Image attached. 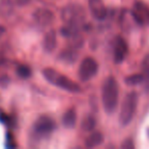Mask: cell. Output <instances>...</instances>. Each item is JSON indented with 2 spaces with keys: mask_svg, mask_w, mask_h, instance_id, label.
I'll use <instances>...</instances> for the list:
<instances>
[{
  "mask_svg": "<svg viewBox=\"0 0 149 149\" xmlns=\"http://www.w3.org/2000/svg\"><path fill=\"white\" fill-rule=\"evenodd\" d=\"M118 81L114 77H107L101 86V102L106 113L111 114L116 110L118 104Z\"/></svg>",
  "mask_w": 149,
  "mask_h": 149,
  "instance_id": "cell-1",
  "label": "cell"
},
{
  "mask_svg": "<svg viewBox=\"0 0 149 149\" xmlns=\"http://www.w3.org/2000/svg\"><path fill=\"white\" fill-rule=\"evenodd\" d=\"M42 74H43L44 79L48 83L57 87L58 89L64 90V91L68 92V93H74V94L81 93L82 88L79 84L76 83L74 81H72L68 77H66L65 74L54 70V68H44L42 70Z\"/></svg>",
  "mask_w": 149,
  "mask_h": 149,
  "instance_id": "cell-2",
  "label": "cell"
},
{
  "mask_svg": "<svg viewBox=\"0 0 149 149\" xmlns=\"http://www.w3.org/2000/svg\"><path fill=\"white\" fill-rule=\"evenodd\" d=\"M56 129L54 120L49 116L42 114L38 116L32 124L30 130V139L32 142L39 143L48 139Z\"/></svg>",
  "mask_w": 149,
  "mask_h": 149,
  "instance_id": "cell-3",
  "label": "cell"
},
{
  "mask_svg": "<svg viewBox=\"0 0 149 149\" xmlns=\"http://www.w3.org/2000/svg\"><path fill=\"white\" fill-rule=\"evenodd\" d=\"M60 17L65 25L83 28L86 21V11L82 5L77 3H70L61 9Z\"/></svg>",
  "mask_w": 149,
  "mask_h": 149,
  "instance_id": "cell-4",
  "label": "cell"
},
{
  "mask_svg": "<svg viewBox=\"0 0 149 149\" xmlns=\"http://www.w3.org/2000/svg\"><path fill=\"white\" fill-rule=\"evenodd\" d=\"M137 105H138V94L136 92H130L127 94L123 100L120 116H118L120 126L126 127L132 122L136 113Z\"/></svg>",
  "mask_w": 149,
  "mask_h": 149,
  "instance_id": "cell-5",
  "label": "cell"
},
{
  "mask_svg": "<svg viewBox=\"0 0 149 149\" xmlns=\"http://www.w3.org/2000/svg\"><path fill=\"white\" fill-rule=\"evenodd\" d=\"M70 40V42L68 43V45L64 49H62V51L60 52L59 56H58L60 61L68 64L74 63L78 59V57H79V51L83 47V44H84L81 35L77 36V37L74 38H72Z\"/></svg>",
  "mask_w": 149,
  "mask_h": 149,
  "instance_id": "cell-6",
  "label": "cell"
},
{
  "mask_svg": "<svg viewBox=\"0 0 149 149\" xmlns=\"http://www.w3.org/2000/svg\"><path fill=\"white\" fill-rule=\"evenodd\" d=\"M98 62L91 56H87L82 59L78 68V76L81 82L86 83L92 80L98 72Z\"/></svg>",
  "mask_w": 149,
  "mask_h": 149,
  "instance_id": "cell-7",
  "label": "cell"
},
{
  "mask_svg": "<svg viewBox=\"0 0 149 149\" xmlns=\"http://www.w3.org/2000/svg\"><path fill=\"white\" fill-rule=\"evenodd\" d=\"M134 21L139 26L149 27V6L143 1H136L131 10Z\"/></svg>",
  "mask_w": 149,
  "mask_h": 149,
  "instance_id": "cell-8",
  "label": "cell"
},
{
  "mask_svg": "<svg viewBox=\"0 0 149 149\" xmlns=\"http://www.w3.org/2000/svg\"><path fill=\"white\" fill-rule=\"evenodd\" d=\"M32 19L34 24L39 28H46L50 26L54 21V13L49 8L39 7L35 9L32 15Z\"/></svg>",
  "mask_w": 149,
  "mask_h": 149,
  "instance_id": "cell-9",
  "label": "cell"
},
{
  "mask_svg": "<svg viewBox=\"0 0 149 149\" xmlns=\"http://www.w3.org/2000/svg\"><path fill=\"white\" fill-rule=\"evenodd\" d=\"M112 50H113V52H112L113 53V61L116 63H122L127 58L129 54V46L127 41L122 36H118L114 38Z\"/></svg>",
  "mask_w": 149,
  "mask_h": 149,
  "instance_id": "cell-10",
  "label": "cell"
},
{
  "mask_svg": "<svg viewBox=\"0 0 149 149\" xmlns=\"http://www.w3.org/2000/svg\"><path fill=\"white\" fill-rule=\"evenodd\" d=\"M89 13L96 21H105L107 19L108 10L102 0H88Z\"/></svg>",
  "mask_w": 149,
  "mask_h": 149,
  "instance_id": "cell-11",
  "label": "cell"
},
{
  "mask_svg": "<svg viewBox=\"0 0 149 149\" xmlns=\"http://www.w3.org/2000/svg\"><path fill=\"white\" fill-rule=\"evenodd\" d=\"M57 46V35L54 30H50L45 34L42 42V47L47 53H52Z\"/></svg>",
  "mask_w": 149,
  "mask_h": 149,
  "instance_id": "cell-12",
  "label": "cell"
},
{
  "mask_svg": "<svg viewBox=\"0 0 149 149\" xmlns=\"http://www.w3.org/2000/svg\"><path fill=\"white\" fill-rule=\"evenodd\" d=\"M103 141L104 136L101 132H99V131H92L88 135L87 138H86L85 146L87 148H95V147L100 146L103 143Z\"/></svg>",
  "mask_w": 149,
  "mask_h": 149,
  "instance_id": "cell-13",
  "label": "cell"
},
{
  "mask_svg": "<svg viewBox=\"0 0 149 149\" xmlns=\"http://www.w3.org/2000/svg\"><path fill=\"white\" fill-rule=\"evenodd\" d=\"M77 120H78V116H77L76 109H74V108H68V109L62 114V118H61L62 126L66 129H72L76 127Z\"/></svg>",
  "mask_w": 149,
  "mask_h": 149,
  "instance_id": "cell-14",
  "label": "cell"
},
{
  "mask_svg": "<svg viewBox=\"0 0 149 149\" xmlns=\"http://www.w3.org/2000/svg\"><path fill=\"white\" fill-rule=\"evenodd\" d=\"M96 127V118L93 116H86L85 118L82 120L81 123V129L83 132L90 133L95 129Z\"/></svg>",
  "mask_w": 149,
  "mask_h": 149,
  "instance_id": "cell-15",
  "label": "cell"
},
{
  "mask_svg": "<svg viewBox=\"0 0 149 149\" xmlns=\"http://www.w3.org/2000/svg\"><path fill=\"white\" fill-rule=\"evenodd\" d=\"M142 74L144 78V85L146 91H149V53L144 57L142 61Z\"/></svg>",
  "mask_w": 149,
  "mask_h": 149,
  "instance_id": "cell-16",
  "label": "cell"
},
{
  "mask_svg": "<svg viewBox=\"0 0 149 149\" xmlns=\"http://www.w3.org/2000/svg\"><path fill=\"white\" fill-rule=\"evenodd\" d=\"M15 72H17V77L21 79H29L32 76V70L29 65L27 64H19L15 68Z\"/></svg>",
  "mask_w": 149,
  "mask_h": 149,
  "instance_id": "cell-17",
  "label": "cell"
},
{
  "mask_svg": "<svg viewBox=\"0 0 149 149\" xmlns=\"http://www.w3.org/2000/svg\"><path fill=\"white\" fill-rule=\"evenodd\" d=\"M127 85L129 86H137L140 85V84L144 83V78H143L142 74H132V76H129L125 79Z\"/></svg>",
  "mask_w": 149,
  "mask_h": 149,
  "instance_id": "cell-18",
  "label": "cell"
},
{
  "mask_svg": "<svg viewBox=\"0 0 149 149\" xmlns=\"http://www.w3.org/2000/svg\"><path fill=\"white\" fill-rule=\"evenodd\" d=\"M17 145V142H15V138L10 132H7L6 135H5V147L8 149L11 148H15Z\"/></svg>",
  "mask_w": 149,
  "mask_h": 149,
  "instance_id": "cell-19",
  "label": "cell"
},
{
  "mask_svg": "<svg viewBox=\"0 0 149 149\" xmlns=\"http://www.w3.org/2000/svg\"><path fill=\"white\" fill-rule=\"evenodd\" d=\"M0 123L4 124L5 126H11V124H13L11 116H9L5 112H3L2 110H0Z\"/></svg>",
  "mask_w": 149,
  "mask_h": 149,
  "instance_id": "cell-20",
  "label": "cell"
},
{
  "mask_svg": "<svg viewBox=\"0 0 149 149\" xmlns=\"http://www.w3.org/2000/svg\"><path fill=\"white\" fill-rule=\"evenodd\" d=\"M120 147H122V148H124V149H134L135 145H134V143H133V141L131 140V139H128V140L124 141V143H123Z\"/></svg>",
  "mask_w": 149,
  "mask_h": 149,
  "instance_id": "cell-21",
  "label": "cell"
},
{
  "mask_svg": "<svg viewBox=\"0 0 149 149\" xmlns=\"http://www.w3.org/2000/svg\"><path fill=\"white\" fill-rule=\"evenodd\" d=\"M31 2V0H15V3L17 6H26Z\"/></svg>",
  "mask_w": 149,
  "mask_h": 149,
  "instance_id": "cell-22",
  "label": "cell"
},
{
  "mask_svg": "<svg viewBox=\"0 0 149 149\" xmlns=\"http://www.w3.org/2000/svg\"><path fill=\"white\" fill-rule=\"evenodd\" d=\"M5 33H6V29H5V27L2 25H0V39L4 36Z\"/></svg>",
  "mask_w": 149,
  "mask_h": 149,
  "instance_id": "cell-23",
  "label": "cell"
}]
</instances>
